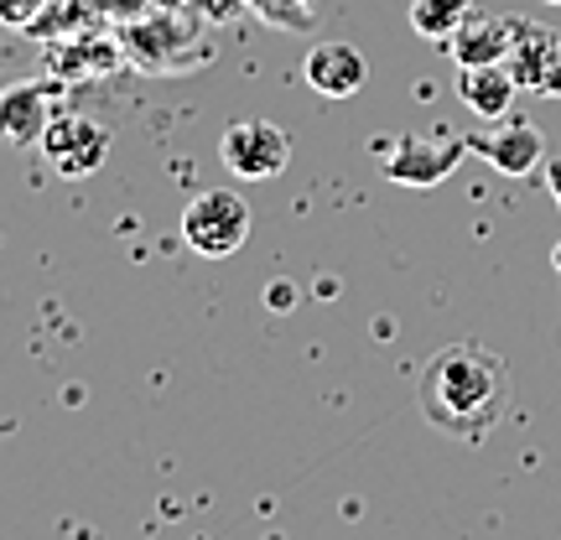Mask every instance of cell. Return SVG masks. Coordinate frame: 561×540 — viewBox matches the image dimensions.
I'll return each instance as SVG.
<instances>
[{"label": "cell", "instance_id": "cell-12", "mask_svg": "<svg viewBox=\"0 0 561 540\" xmlns=\"http://www.w3.org/2000/svg\"><path fill=\"white\" fill-rule=\"evenodd\" d=\"M520 83L510 73V62H483V68H458V100L479 115V120H504L515 110Z\"/></svg>", "mask_w": 561, "mask_h": 540}, {"label": "cell", "instance_id": "cell-2", "mask_svg": "<svg viewBox=\"0 0 561 540\" xmlns=\"http://www.w3.org/2000/svg\"><path fill=\"white\" fill-rule=\"evenodd\" d=\"M121 53L136 62L140 73H157V79H172V73H187L208 62V47H203V32L187 26L182 16H146L130 21L121 32Z\"/></svg>", "mask_w": 561, "mask_h": 540}, {"label": "cell", "instance_id": "cell-3", "mask_svg": "<svg viewBox=\"0 0 561 540\" xmlns=\"http://www.w3.org/2000/svg\"><path fill=\"white\" fill-rule=\"evenodd\" d=\"M182 240L203 261H229L250 240V203L229 187H208L182 208Z\"/></svg>", "mask_w": 561, "mask_h": 540}, {"label": "cell", "instance_id": "cell-4", "mask_svg": "<svg viewBox=\"0 0 561 540\" xmlns=\"http://www.w3.org/2000/svg\"><path fill=\"white\" fill-rule=\"evenodd\" d=\"M219 161L240 182H271L291 166V136L276 120H234L219 140Z\"/></svg>", "mask_w": 561, "mask_h": 540}, {"label": "cell", "instance_id": "cell-5", "mask_svg": "<svg viewBox=\"0 0 561 540\" xmlns=\"http://www.w3.org/2000/svg\"><path fill=\"white\" fill-rule=\"evenodd\" d=\"M510 73L525 94H546L561 100V32L546 21L515 16V37H510Z\"/></svg>", "mask_w": 561, "mask_h": 540}, {"label": "cell", "instance_id": "cell-10", "mask_svg": "<svg viewBox=\"0 0 561 540\" xmlns=\"http://www.w3.org/2000/svg\"><path fill=\"white\" fill-rule=\"evenodd\" d=\"M53 125V100H47V83H11L0 89V140L5 146H42Z\"/></svg>", "mask_w": 561, "mask_h": 540}, {"label": "cell", "instance_id": "cell-15", "mask_svg": "<svg viewBox=\"0 0 561 540\" xmlns=\"http://www.w3.org/2000/svg\"><path fill=\"white\" fill-rule=\"evenodd\" d=\"M42 5H47V0H0V21H5V26H32V21L42 16Z\"/></svg>", "mask_w": 561, "mask_h": 540}, {"label": "cell", "instance_id": "cell-6", "mask_svg": "<svg viewBox=\"0 0 561 540\" xmlns=\"http://www.w3.org/2000/svg\"><path fill=\"white\" fill-rule=\"evenodd\" d=\"M42 157L58 177H94L110 157V130L94 115H53L42 136Z\"/></svg>", "mask_w": 561, "mask_h": 540}, {"label": "cell", "instance_id": "cell-18", "mask_svg": "<svg viewBox=\"0 0 561 540\" xmlns=\"http://www.w3.org/2000/svg\"><path fill=\"white\" fill-rule=\"evenodd\" d=\"M546 5H561V0H546Z\"/></svg>", "mask_w": 561, "mask_h": 540}, {"label": "cell", "instance_id": "cell-9", "mask_svg": "<svg viewBox=\"0 0 561 540\" xmlns=\"http://www.w3.org/2000/svg\"><path fill=\"white\" fill-rule=\"evenodd\" d=\"M468 151H479L489 166H500L504 177H530L546 161V140L530 120L504 115V125H494L489 136H468Z\"/></svg>", "mask_w": 561, "mask_h": 540}, {"label": "cell", "instance_id": "cell-8", "mask_svg": "<svg viewBox=\"0 0 561 540\" xmlns=\"http://www.w3.org/2000/svg\"><path fill=\"white\" fill-rule=\"evenodd\" d=\"M301 79L322 100H354L369 83V62L354 42H312V53L301 62Z\"/></svg>", "mask_w": 561, "mask_h": 540}, {"label": "cell", "instance_id": "cell-13", "mask_svg": "<svg viewBox=\"0 0 561 540\" xmlns=\"http://www.w3.org/2000/svg\"><path fill=\"white\" fill-rule=\"evenodd\" d=\"M473 16V0H411V32L426 42H447L462 21Z\"/></svg>", "mask_w": 561, "mask_h": 540}, {"label": "cell", "instance_id": "cell-7", "mask_svg": "<svg viewBox=\"0 0 561 540\" xmlns=\"http://www.w3.org/2000/svg\"><path fill=\"white\" fill-rule=\"evenodd\" d=\"M462 151H468V140L458 136H401V146L385 161V177L401 187H437L442 177H453Z\"/></svg>", "mask_w": 561, "mask_h": 540}, {"label": "cell", "instance_id": "cell-11", "mask_svg": "<svg viewBox=\"0 0 561 540\" xmlns=\"http://www.w3.org/2000/svg\"><path fill=\"white\" fill-rule=\"evenodd\" d=\"M510 37H515V16H479L473 11L442 47H447V58L458 68H483V62L510 58Z\"/></svg>", "mask_w": 561, "mask_h": 540}, {"label": "cell", "instance_id": "cell-16", "mask_svg": "<svg viewBox=\"0 0 561 540\" xmlns=\"http://www.w3.org/2000/svg\"><path fill=\"white\" fill-rule=\"evenodd\" d=\"M546 187H551V198L561 203V157L546 161Z\"/></svg>", "mask_w": 561, "mask_h": 540}, {"label": "cell", "instance_id": "cell-17", "mask_svg": "<svg viewBox=\"0 0 561 540\" xmlns=\"http://www.w3.org/2000/svg\"><path fill=\"white\" fill-rule=\"evenodd\" d=\"M551 265H557V276H561V244H557V250H551Z\"/></svg>", "mask_w": 561, "mask_h": 540}, {"label": "cell", "instance_id": "cell-1", "mask_svg": "<svg viewBox=\"0 0 561 540\" xmlns=\"http://www.w3.org/2000/svg\"><path fill=\"white\" fill-rule=\"evenodd\" d=\"M416 405L442 437H489L510 411V364L483 343H447L421 364Z\"/></svg>", "mask_w": 561, "mask_h": 540}, {"label": "cell", "instance_id": "cell-14", "mask_svg": "<svg viewBox=\"0 0 561 540\" xmlns=\"http://www.w3.org/2000/svg\"><path fill=\"white\" fill-rule=\"evenodd\" d=\"M244 5L276 32H312L318 26V0H244Z\"/></svg>", "mask_w": 561, "mask_h": 540}]
</instances>
